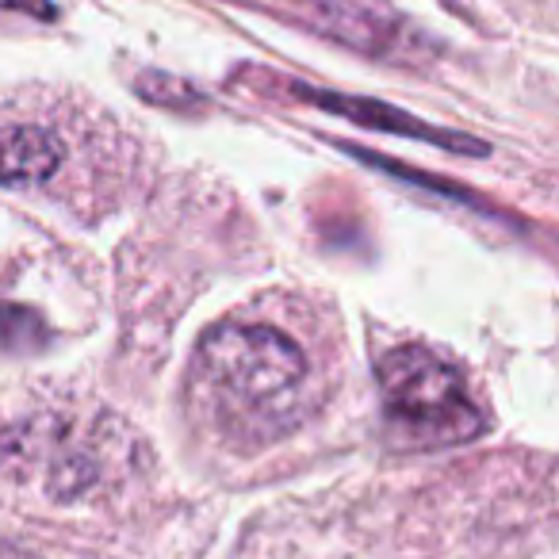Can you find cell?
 <instances>
[{"label":"cell","mask_w":559,"mask_h":559,"mask_svg":"<svg viewBox=\"0 0 559 559\" xmlns=\"http://www.w3.org/2000/svg\"><path fill=\"white\" fill-rule=\"evenodd\" d=\"M195 380L226 429L241 437H272L292 429L296 399L307 383V357L284 330L264 322H218L200 337Z\"/></svg>","instance_id":"1"},{"label":"cell","mask_w":559,"mask_h":559,"mask_svg":"<svg viewBox=\"0 0 559 559\" xmlns=\"http://www.w3.org/2000/svg\"><path fill=\"white\" fill-rule=\"evenodd\" d=\"M383 421L399 449H449L487 429L464 376L421 345H395L376 360Z\"/></svg>","instance_id":"2"},{"label":"cell","mask_w":559,"mask_h":559,"mask_svg":"<svg viewBox=\"0 0 559 559\" xmlns=\"http://www.w3.org/2000/svg\"><path fill=\"white\" fill-rule=\"evenodd\" d=\"M299 16L319 32L349 43L357 50H383L399 32V20L388 0H288Z\"/></svg>","instance_id":"3"},{"label":"cell","mask_w":559,"mask_h":559,"mask_svg":"<svg viewBox=\"0 0 559 559\" xmlns=\"http://www.w3.org/2000/svg\"><path fill=\"white\" fill-rule=\"evenodd\" d=\"M296 96H304V100L334 111V116L353 119V123H360V127H376V131H391V134H406V139L433 142V146L456 150V154H483V150H487L483 142L464 139V134H456V131H437V127L421 123V119L406 116V111L391 108V104H380V100L337 96V93H322V88H307V85H296Z\"/></svg>","instance_id":"4"},{"label":"cell","mask_w":559,"mask_h":559,"mask_svg":"<svg viewBox=\"0 0 559 559\" xmlns=\"http://www.w3.org/2000/svg\"><path fill=\"white\" fill-rule=\"evenodd\" d=\"M62 146L39 127H0V185L43 180L58 169Z\"/></svg>","instance_id":"5"},{"label":"cell","mask_w":559,"mask_h":559,"mask_svg":"<svg viewBox=\"0 0 559 559\" xmlns=\"http://www.w3.org/2000/svg\"><path fill=\"white\" fill-rule=\"evenodd\" d=\"M0 9H24L32 16H55V9H50L47 0H0Z\"/></svg>","instance_id":"6"}]
</instances>
